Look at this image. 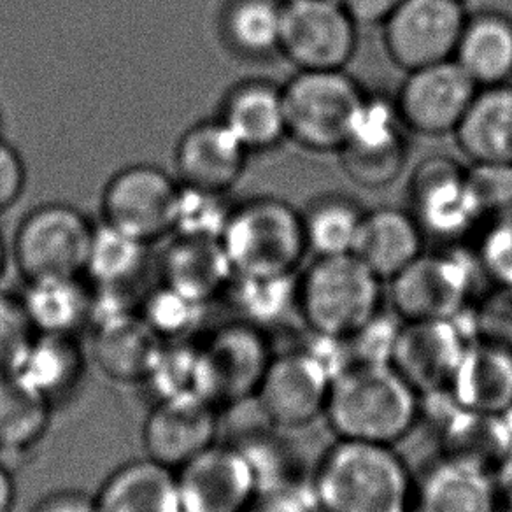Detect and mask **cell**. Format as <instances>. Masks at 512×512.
<instances>
[{"label":"cell","instance_id":"1","mask_svg":"<svg viewBox=\"0 0 512 512\" xmlns=\"http://www.w3.org/2000/svg\"><path fill=\"white\" fill-rule=\"evenodd\" d=\"M421 397L388 362H353L335 372L325 420L341 441L397 446L421 418Z\"/></svg>","mask_w":512,"mask_h":512},{"label":"cell","instance_id":"2","mask_svg":"<svg viewBox=\"0 0 512 512\" xmlns=\"http://www.w3.org/2000/svg\"><path fill=\"white\" fill-rule=\"evenodd\" d=\"M309 495L318 512H407L413 476L393 446L335 439L314 467Z\"/></svg>","mask_w":512,"mask_h":512},{"label":"cell","instance_id":"3","mask_svg":"<svg viewBox=\"0 0 512 512\" xmlns=\"http://www.w3.org/2000/svg\"><path fill=\"white\" fill-rule=\"evenodd\" d=\"M383 281L355 255L316 258L297 286V313L320 341L346 342L381 314Z\"/></svg>","mask_w":512,"mask_h":512},{"label":"cell","instance_id":"4","mask_svg":"<svg viewBox=\"0 0 512 512\" xmlns=\"http://www.w3.org/2000/svg\"><path fill=\"white\" fill-rule=\"evenodd\" d=\"M220 242L234 278L297 274L309 253L302 213L274 197L235 206Z\"/></svg>","mask_w":512,"mask_h":512},{"label":"cell","instance_id":"5","mask_svg":"<svg viewBox=\"0 0 512 512\" xmlns=\"http://www.w3.org/2000/svg\"><path fill=\"white\" fill-rule=\"evenodd\" d=\"M283 88L288 139L313 153H339L367 93L342 71H297Z\"/></svg>","mask_w":512,"mask_h":512},{"label":"cell","instance_id":"6","mask_svg":"<svg viewBox=\"0 0 512 512\" xmlns=\"http://www.w3.org/2000/svg\"><path fill=\"white\" fill-rule=\"evenodd\" d=\"M272 356L264 328L239 318L211 328L197 339V393L220 413L255 400Z\"/></svg>","mask_w":512,"mask_h":512},{"label":"cell","instance_id":"7","mask_svg":"<svg viewBox=\"0 0 512 512\" xmlns=\"http://www.w3.org/2000/svg\"><path fill=\"white\" fill-rule=\"evenodd\" d=\"M93 228L85 214L67 204H46L27 214L13 244V258L25 283L85 278Z\"/></svg>","mask_w":512,"mask_h":512},{"label":"cell","instance_id":"8","mask_svg":"<svg viewBox=\"0 0 512 512\" xmlns=\"http://www.w3.org/2000/svg\"><path fill=\"white\" fill-rule=\"evenodd\" d=\"M476 256L444 249L421 253L390 283V302L399 321L458 320L472 304Z\"/></svg>","mask_w":512,"mask_h":512},{"label":"cell","instance_id":"9","mask_svg":"<svg viewBox=\"0 0 512 512\" xmlns=\"http://www.w3.org/2000/svg\"><path fill=\"white\" fill-rule=\"evenodd\" d=\"M356 44L358 25L341 0H283L279 53L297 71H342Z\"/></svg>","mask_w":512,"mask_h":512},{"label":"cell","instance_id":"10","mask_svg":"<svg viewBox=\"0 0 512 512\" xmlns=\"http://www.w3.org/2000/svg\"><path fill=\"white\" fill-rule=\"evenodd\" d=\"M335 372L311 349L274 353L264 381L256 392V406L279 430H300L325 416Z\"/></svg>","mask_w":512,"mask_h":512},{"label":"cell","instance_id":"11","mask_svg":"<svg viewBox=\"0 0 512 512\" xmlns=\"http://www.w3.org/2000/svg\"><path fill=\"white\" fill-rule=\"evenodd\" d=\"M181 512H249L262 483L244 446L216 442L176 470Z\"/></svg>","mask_w":512,"mask_h":512},{"label":"cell","instance_id":"12","mask_svg":"<svg viewBox=\"0 0 512 512\" xmlns=\"http://www.w3.org/2000/svg\"><path fill=\"white\" fill-rule=\"evenodd\" d=\"M467 18L463 0H404L383 23L384 48L404 72L448 62Z\"/></svg>","mask_w":512,"mask_h":512},{"label":"cell","instance_id":"13","mask_svg":"<svg viewBox=\"0 0 512 512\" xmlns=\"http://www.w3.org/2000/svg\"><path fill=\"white\" fill-rule=\"evenodd\" d=\"M477 90L462 67L448 60L407 72L393 102L407 132L423 137L453 136Z\"/></svg>","mask_w":512,"mask_h":512},{"label":"cell","instance_id":"14","mask_svg":"<svg viewBox=\"0 0 512 512\" xmlns=\"http://www.w3.org/2000/svg\"><path fill=\"white\" fill-rule=\"evenodd\" d=\"M469 341L458 320L400 321L388 363L421 399L444 395Z\"/></svg>","mask_w":512,"mask_h":512},{"label":"cell","instance_id":"15","mask_svg":"<svg viewBox=\"0 0 512 512\" xmlns=\"http://www.w3.org/2000/svg\"><path fill=\"white\" fill-rule=\"evenodd\" d=\"M179 186L157 165L127 167L107 183L102 197L104 221L151 244L171 234Z\"/></svg>","mask_w":512,"mask_h":512},{"label":"cell","instance_id":"16","mask_svg":"<svg viewBox=\"0 0 512 512\" xmlns=\"http://www.w3.org/2000/svg\"><path fill=\"white\" fill-rule=\"evenodd\" d=\"M406 128L395 102L369 97L337 155L349 179L363 188L392 185L407 164Z\"/></svg>","mask_w":512,"mask_h":512},{"label":"cell","instance_id":"17","mask_svg":"<svg viewBox=\"0 0 512 512\" xmlns=\"http://www.w3.org/2000/svg\"><path fill=\"white\" fill-rule=\"evenodd\" d=\"M220 411L197 393L155 400L143 425L146 456L178 470L218 442Z\"/></svg>","mask_w":512,"mask_h":512},{"label":"cell","instance_id":"18","mask_svg":"<svg viewBox=\"0 0 512 512\" xmlns=\"http://www.w3.org/2000/svg\"><path fill=\"white\" fill-rule=\"evenodd\" d=\"M409 193L411 213L423 234L439 241H458L481 223L470 193L467 169L451 158L425 160L414 172Z\"/></svg>","mask_w":512,"mask_h":512},{"label":"cell","instance_id":"19","mask_svg":"<svg viewBox=\"0 0 512 512\" xmlns=\"http://www.w3.org/2000/svg\"><path fill=\"white\" fill-rule=\"evenodd\" d=\"M248 155L220 118L197 123L179 139L176 150L179 183L228 193L241 179Z\"/></svg>","mask_w":512,"mask_h":512},{"label":"cell","instance_id":"20","mask_svg":"<svg viewBox=\"0 0 512 512\" xmlns=\"http://www.w3.org/2000/svg\"><path fill=\"white\" fill-rule=\"evenodd\" d=\"M446 393L465 413L502 416L511 411V349L469 341Z\"/></svg>","mask_w":512,"mask_h":512},{"label":"cell","instance_id":"21","mask_svg":"<svg viewBox=\"0 0 512 512\" xmlns=\"http://www.w3.org/2000/svg\"><path fill=\"white\" fill-rule=\"evenodd\" d=\"M414 500L416 512H500L502 505L490 467L456 455L428 469Z\"/></svg>","mask_w":512,"mask_h":512},{"label":"cell","instance_id":"22","mask_svg":"<svg viewBox=\"0 0 512 512\" xmlns=\"http://www.w3.org/2000/svg\"><path fill=\"white\" fill-rule=\"evenodd\" d=\"M86 365L79 335L34 332L11 374L55 407L78 392Z\"/></svg>","mask_w":512,"mask_h":512},{"label":"cell","instance_id":"23","mask_svg":"<svg viewBox=\"0 0 512 512\" xmlns=\"http://www.w3.org/2000/svg\"><path fill=\"white\" fill-rule=\"evenodd\" d=\"M423 251L425 234L411 211L379 207L363 214L353 255L383 283L392 281Z\"/></svg>","mask_w":512,"mask_h":512},{"label":"cell","instance_id":"24","mask_svg":"<svg viewBox=\"0 0 512 512\" xmlns=\"http://www.w3.org/2000/svg\"><path fill=\"white\" fill-rule=\"evenodd\" d=\"M90 330L93 360L120 383H143L164 344L139 309L95 323Z\"/></svg>","mask_w":512,"mask_h":512},{"label":"cell","instance_id":"25","mask_svg":"<svg viewBox=\"0 0 512 512\" xmlns=\"http://www.w3.org/2000/svg\"><path fill=\"white\" fill-rule=\"evenodd\" d=\"M220 120L248 153L274 150L288 139L283 88L248 81L228 93Z\"/></svg>","mask_w":512,"mask_h":512},{"label":"cell","instance_id":"26","mask_svg":"<svg viewBox=\"0 0 512 512\" xmlns=\"http://www.w3.org/2000/svg\"><path fill=\"white\" fill-rule=\"evenodd\" d=\"M93 497L99 512H181L176 470L148 456L120 465Z\"/></svg>","mask_w":512,"mask_h":512},{"label":"cell","instance_id":"27","mask_svg":"<svg viewBox=\"0 0 512 512\" xmlns=\"http://www.w3.org/2000/svg\"><path fill=\"white\" fill-rule=\"evenodd\" d=\"M453 136L472 164H512V83L479 88Z\"/></svg>","mask_w":512,"mask_h":512},{"label":"cell","instance_id":"28","mask_svg":"<svg viewBox=\"0 0 512 512\" xmlns=\"http://www.w3.org/2000/svg\"><path fill=\"white\" fill-rule=\"evenodd\" d=\"M162 283L186 297L211 304L225 295L234 279L220 241L174 237L160 264Z\"/></svg>","mask_w":512,"mask_h":512},{"label":"cell","instance_id":"29","mask_svg":"<svg viewBox=\"0 0 512 512\" xmlns=\"http://www.w3.org/2000/svg\"><path fill=\"white\" fill-rule=\"evenodd\" d=\"M453 60L477 88L511 83L512 18L502 13L467 18Z\"/></svg>","mask_w":512,"mask_h":512},{"label":"cell","instance_id":"30","mask_svg":"<svg viewBox=\"0 0 512 512\" xmlns=\"http://www.w3.org/2000/svg\"><path fill=\"white\" fill-rule=\"evenodd\" d=\"M92 299V286H86L83 278L29 281L20 295L36 334H81L90 327Z\"/></svg>","mask_w":512,"mask_h":512},{"label":"cell","instance_id":"31","mask_svg":"<svg viewBox=\"0 0 512 512\" xmlns=\"http://www.w3.org/2000/svg\"><path fill=\"white\" fill-rule=\"evenodd\" d=\"M148 246V242L102 221L93 228L85 276L95 288L128 292V286L143 274Z\"/></svg>","mask_w":512,"mask_h":512},{"label":"cell","instance_id":"32","mask_svg":"<svg viewBox=\"0 0 512 512\" xmlns=\"http://www.w3.org/2000/svg\"><path fill=\"white\" fill-rule=\"evenodd\" d=\"M53 409L13 374L0 376V453L23 455L50 430Z\"/></svg>","mask_w":512,"mask_h":512},{"label":"cell","instance_id":"33","mask_svg":"<svg viewBox=\"0 0 512 512\" xmlns=\"http://www.w3.org/2000/svg\"><path fill=\"white\" fill-rule=\"evenodd\" d=\"M283 0H232L223 15V34L239 55L271 57L279 53Z\"/></svg>","mask_w":512,"mask_h":512},{"label":"cell","instance_id":"34","mask_svg":"<svg viewBox=\"0 0 512 512\" xmlns=\"http://www.w3.org/2000/svg\"><path fill=\"white\" fill-rule=\"evenodd\" d=\"M362 207L346 197H323L302 214L307 249L316 258L353 255L362 227Z\"/></svg>","mask_w":512,"mask_h":512},{"label":"cell","instance_id":"35","mask_svg":"<svg viewBox=\"0 0 512 512\" xmlns=\"http://www.w3.org/2000/svg\"><path fill=\"white\" fill-rule=\"evenodd\" d=\"M299 274L272 278H234L227 295L237 318L256 327L267 328L297 311Z\"/></svg>","mask_w":512,"mask_h":512},{"label":"cell","instance_id":"36","mask_svg":"<svg viewBox=\"0 0 512 512\" xmlns=\"http://www.w3.org/2000/svg\"><path fill=\"white\" fill-rule=\"evenodd\" d=\"M207 307L162 283L144 297L139 314L164 342L195 341L206 323Z\"/></svg>","mask_w":512,"mask_h":512},{"label":"cell","instance_id":"37","mask_svg":"<svg viewBox=\"0 0 512 512\" xmlns=\"http://www.w3.org/2000/svg\"><path fill=\"white\" fill-rule=\"evenodd\" d=\"M234 207L227 193L181 185L171 234L185 239L220 241Z\"/></svg>","mask_w":512,"mask_h":512},{"label":"cell","instance_id":"38","mask_svg":"<svg viewBox=\"0 0 512 512\" xmlns=\"http://www.w3.org/2000/svg\"><path fill=\"white\" fill-rule=\"evenodd\" d=\"M141 384L153 402L197 393V339L164 342Z\"/></svg>","mask_w":512,"mask_h":512},{"label":"cell","instance_id":"39","mask_svg":"<svg viewBox=\"0 0 512 512\" xmlns=\"http://www.w3.org/2000/svg\"><path fill=\"white\" fill-rule=\"evenodd\" d=\"M467 181L483 225L512 218V164H472Z\"/></svg>","mask_w":512,"mask_h":512},{"label":"cell","instance_id":"40","mask_svg":"<svg viewBox=\"0 0 512 512\" xmlns=\"http://www.w3.org/2000/svg\"><path fill=\"white\" fill-rule=\"evenodd\" d=\"M470 341H483L512 351V286L493 285L470 309Z\"/></svg>","mask_w":512,"mask_h":512},{"label":"cell","instance_id":"41","mask_svg":"<svg viewBox=\"0 0 512 512\" xmlns=\"http://www.w3.org/2000/svg\"><path fill=\"white\" fill-rule=\"evenodd\" d=\"M476 258L493 285L512 286V218L486 225Z\"/></svg>","mask_w":512,"mask_h":512},{"label":"cell","instance_id":"42","mask_svg":"<svg viewBox=\"0 0 512 512\" xmlns=\"http://www.w3.org/2000/svg\"><path fill=\"white\" fill-rule=\"evenodd\" d=\"M32 334L20 297L0 292V376L13 372Z\"/></svg>","mask_w":512,"mask_h":512},{"label":"cell","instance_id":"43","mask_svg":"<svg viewBox=\"0 0 512 512\" xmlns=\"http://www.w3.org/2000/svg\"><path fill=\"white\" fill-rule=\"evenodd\" d=\"M27 181L20 153L0 139V213L15 206Z\"/></svg>","mask_w":512,"mask_h":512},{"label":"cell","instance_id":"44","mask_svg":"<svg viewBox=\"0 0 512 512\" xmlns=\"http://www.w3.org/2000/svg\"><path fill=\"white\" fill-rule=\"evenodd\" d=\"M358 27H383L404 0H341Z\"/></svg>","mask_w":512,"mask_h":512},{"label":"cell","instance_id":"45","mask_svg":"<svg viewBox=\"0 0 512 512\" xmlns=\"http://www.w3.org/2000/svg\"><path fill=\"white\" fill-rule=\"evenodd\" d=\"M32 512H99L93 495L83 491H55L41 498Z\"/></svg>","mask_w":512,"mask_h":512},{"label":"cell","instance_id":"46","mask_svg":"<svg viewBox=\"0 0 512 512\" xmlns=\"http://www.w3.org/2000/svg\"><path fill=\"white\" fill-rule=\"evenodd\" d=\"M249 512H318L313 500L307 502L295 491H276L260 497L258 504Z\"/></svg>","mask_w":512,"mask_h":512},{"label":"cell","instance_id":"47","mask_svg":"<svg viewBox=\"0 0 512 512\" xmlns=\"http://www.w3.org/2000/svg\"><path fill=\"white\" fill-rule=\"evenodd\" d=\"M491 472L497 486L500 504L507 509H512V444L505 449L504 455L498 458Z\"/></svg>","mask_w":512,"mask_h":512},{"label":"cell","instance_id":"48","mask_svg":"<svg viewBox=\"0 0 512 512\" xmlns=\"http://www.w3.org/2000/svg\"><path fill=\"white\" fill-rule=\"evenodd\" d=\"M16 502V483L8 463L0 458V512H13Z\"/></svg>","mask_w":512,"mask_h":512},{"label":"cell","instance_id":"49","mask_svg":"<svg viewBox=\"0 0 512 512\" xmlns=\"http://www.w3.org/2000/svg\"><path fill=\"white\" fill-rule=\"evenodd\" d=\"M6 265H8V249H6V244H4L2 237H0V279L4 276Z\"/></svg>","mask_w":512,"mask_h":512}]
</instances>
